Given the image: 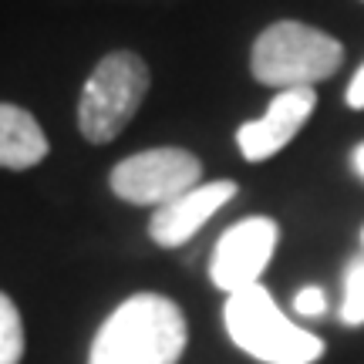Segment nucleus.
I'll return each instance as SVG.
<instances>
[{"label": "nucleus", "instance_id": "8", "mask_svg": "<svg viewBox=\"0 0 364 364\" xmlns=\"http://www.w3.org/2000/svg\"><path fill=\"white\" fill-rule=\"evenodd\" d=\"M240 193L236 182L216 179V182H199L196 189H189L186 196L172 199L166 206H159L149 220V233L162 250H176L182 243H189L199 226H206V220H213L233 196Z\"/></svg>", "mask_w": 364, "mask_h": 364}, {"label": "nucleus", "instance_id": "11", "mask_svg": "<svg viewBox=\"0 0 364 364\" xmlns=\"http://www.w3.org/2000/svg\"><path fill=\"white\" fill-rule=\"evenodd\" d=\"M341 321L348 327L364 324V257L351 260L344 270V304H341Z\"/></svg>", "mask_w": 364, "mask_h": 364}, {"label": "nucleus", "instance_id": "9", "mask_svg": "<svg viewBox=\"0 0 364 364\" xmlns=\"http://www.w3.org/2000/svg\"><path fill=\"white\" fill-rule=\"evenodd\" d=\"M51 152L48 135L38 125V118L27 108L0 102V169L24 172L44 162Z\"/></svg>", "mask_w": 364, "mask_h": 364}, {"label": "nucleus", "instance_id": "15", "mask_svg": "<svg viewBox=\"0 0 364 364\" xmlns=\"http://www.w3.org/2000/svg\"><path fill=\"white\" fill-rule=\"evenodd\" d=\"M361 243H364V233H361Z\"/></svg>", "mask_w": 364, "mask_h": 364}, {"label": "nucleus", "instance_id": "14", "mask_svg": "<svg viewBox=\"0 0 364 364\" xmlns=\"http://www.w3.org/2000/svg\"><path fill=\"white\" fill-rule=\"evenodd\" d=\"M351 162H354V169H358V176L364 179V142L354 149V156H351Z\"/></svg>", "mask_w": 364, "mask_h": 364}, {"label": "nucleus", "instance_id": "5", "mask_svg": "<svg viewBox=\"0 0 364 364\" xmlns=\"http://www.w3.org/2000/svg\"><path fill=\"white\" fill-rule=\"evenodd\" d=\"M203 179V166L186 149H145L122 159L108 182L118 199L132 206H166L172 199L196 189Z\"/></svg>", "mask_w": 364, "mask_h": 364}, {"label": "nucleus", "instance_id": "13", "mask_svg": "<svg viewBox=\"0 0 364 364\" xmlns=\"http://www.w3.org/2000/svg\"><path fill=\"white\" fill-rule=\"evenodd\" d=\"M348 105H351L354 112H361L364 108V65L354 71L351 85H348Z\"/></svg>", "mask_w": 364, "mask_h": 364}, {"label": "nucleus", "instance_id": "4", "mask_svg": "<svg viewBox=\"0 0 364 364\" xmlns=\"http://www.w3.org/2000/svg\"><path fill=\"white\" fill-rule=\"evenodd\" d=\"M149 65L135 51L105 54L78 98V129L91 145L118 139L149 95Z\"/></svg>", "mask_w": 364, "mask_h": 364}, {"label": "nucleus", "instance_id": "6", "mask_svg": "<svg viewBox=\"0 0 364 364\" xmlns=\"http://www.w3.org/2000/svg\"><path fill=\"white\" fill-rule=\"evenodd\" d=\"M277 240H280V230L270 216H247L230 226L213 250V263H209L213 284L226 294L257 287L273 260Z\"/></svg>", "mask_w": 364, "mask_h": 364}, {"label": "nucleus", "instance_id": "7", "mask_svg": "<svg viewBox=\"0 0 364 364\" xmlns=\"http://www.w3.org/2000/svg\"><path fill=\"white\" fill-rule=\"evenodd\" d=\"M317 108V95L314 88H287L273 95L270 108L263 118H253V122H243L240 132H236V145L247 162H263V159H273L287 142H294L307 118L314 115Z\"/></svg>", "mask_w": 364, "mask_h": 364}, {"label": "nucleus", "instance_id": "3", "mask_svg": "<svg viewBox=\"0 0 364 364\" xmlns=\"http://www.w3.org/2000/svg\"><path fill=\"white\" fill-rule=\"evenodd\" d=\"M344 61V48L304 21H277L253 41L250 71L270 88H314L317 81L334 78Z\"/></svg>", "mask_w": 364, "mask_h": 364}, {"label": "nucleus", "instance_id": "2", "mask_svg": "<svg viewBox=\"0 0 364 364\" xmlns=\"http://www.w3.org/2000/svg\"><path fill=\"white\" fill-rule=\"evenodd\" d=\"M223 321L236 348L263 364H314L324 358V341L294 324L263 284L230 294Z\"/></svg>", "mask_w": 364, "mask_h": 364}, {"label": "nucleus", "instance_id": "1", "mask_svg": "<svg viewBox=\"0 0 364 364\" xmlns=\"http://www.w3.org/2000/svg\"><path fill=\"white\" fill-rule=\"evenodd\" d=\"M186 338V314L176 300L132 294L98 327L88 364H179Z\"/></svg>", "mask_w": 364, "mask_h": 364}, {"label": "nucleus", "instance_id": "12", "mask_svg": "<svg viewBox=\"0 0 364 364\" xmlns=\"http://www.w3.org/2000/svg\"><path fill=\"white\" fill-rule=\"evenodd\" d=\"M294 311L304 314V317H321L327 311V297L321 287H304L297 297H294Z\"/></svg>", "mask_w": 364, "mask_h": 364}, {"label": "nucleus", "instance_id": "10", "mask_svg": "<svg viewBox=\"0 0 364 364\" xmlns=\"http://www.w3.org/2000/svg\"><path fill=\"white\" fill-rule=\"evenodd\" d=\"M24 358V321L21 311L0 290V364H21Z\"/></svg>", "mask_w": 364, "mask_h": 364}]
</instances>
